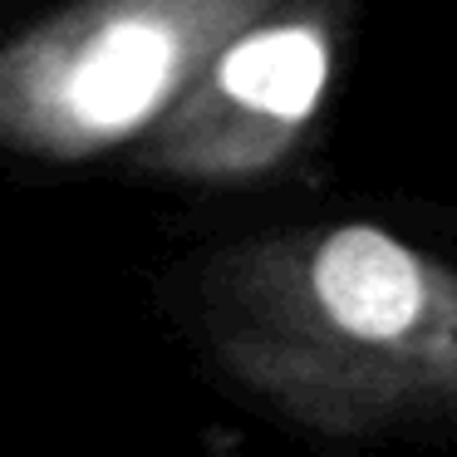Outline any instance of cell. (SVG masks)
I'll return each instance as SVG.
<instances>
[{
    "instance_id": "1",
    "label": "cell",
    "mask_w": 457,
    "mask_h": 457,
    "mask_svg": "<svg viewBox=\"0 0 457 457\" xmlns=\"http://www.w3.org/2000/svg\"><path fill=\"white\" fill-rule=\"evenodd\" d=\"M207 335L241 384L320 433L457 413V270L378 227L227 251Z\"/></svg>"
},
{
    "instance_id": "2",
    "label": "cell",
    "mask_w": 457,
    "mask_h": 457,
    "mask_svg": "<svg viewBox=\"0 0 457 457\" xmlns=\"http://www.w3.org/2000/svg\"><path fill=\"white\" fill-rule=\"evenodd\" d=\"M280 0H74L0 45V148L79 162L143 138Z\"/></svg>"
},
{
    "instance_id": "3",
    "label": "cell",
    "mask_w": 457,
    "mask_h": 457,
    "mask_svg": "<svg viewBox=\"0 0 457 457\" xmlns=\"http://www.w3.org/2000/svg\"><path fill=\"white\" fill-rule=\"evenodd\" d=\"M329 84L320 15H261L231 35L143 138V162L172 178L237 182L295 148Z\"/></svg>"
}]
</instances>
